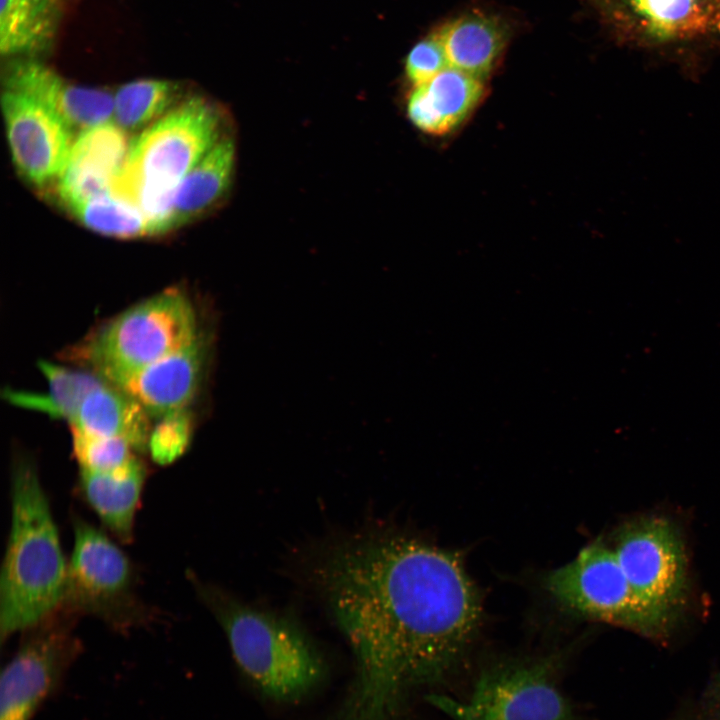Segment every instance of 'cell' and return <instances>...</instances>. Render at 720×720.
Masks as SVG:
<instances>
[{
    "label": "cell",
    "instance_id": "3957f363",
    "mask_svg": "<svg viewBox=\"0 0 720 720\" xmlns=\"http://www.w3.org/2000/svg\"><path fill=\"white\" fill-rule=\"evenodd\" d=\"M220 128L214 104L202 96L184 98L131 140L111 191L135 204L160 235L172 230L177 188L221 138Z\"/></svg>",
    "mask_w": 720,
    "mask_h": 720
},
{
    "label": "cell",
    "instance_id": "8992f818",
    "mask_svg": "<svg viewBox=\"0 0 720 720\" xmlns=\"http://www.w3.org/2000/svg\"><path fill=\"white\" fill-rule=\"evenodd\" d=\"M199 336L190 299L181 290L169 289L119 314L69 354L114 383L191 344Z\"/></svg>",
    "mask_w": 720,
    "mask_h": 720
},
{
    "label": "cell",
    "instance_id": "5bb4252c",
    "mask_svg": "<svg viewBox=\"0 0 720 720\" xmlns=\"http://www.w3.org/2000/svg\"><path fill=\"white\" fill-rule=\"evenodd\" d=\"M130 143L127 132L114 121L78 133L55 182L61 204L64 206L109 191L125 163Z\"/></svg>",
    "mask_w": 720,
    "mask_h": 720
},
{
    "label": "cell",
    "instance_id": "484cf974",
    "mask_svg": "<svg viewBox=\"0 0 720 720\" xmlns=\"http://www.w3.org/2000/svg\"><path fill=\"white\" fill-rule=\"evenodd\" d=\"M191 438V424L186 408L162 416L151 431L148 448L159 465H168L182 456Z\"/></svg>",
    "mask_w": 720,
    "mask_h": 720
},
{
    "label": "cell",
    "instance_id": "7402d4cb",
    "mask_svg": "<svg viewBox=\"0 0 720 720\" xmlns=\"http://www.w3.org/2000/svg\"><path fill=\"white\" fill-rule=\"evenodd\" d=\"M88 229L115 238L159 235L155 224L132 202L111 190L63 206Z\"/></svg>",
    "mask_w": 720,
    "mask_h": 720
},
{
    "label": "cell",
    "instance_id": "d6986e66",
    "mask_svg": "<svg viewBox=\"0 0 720 720\" xmlns=\"http://www.w3.org/2000/svg\"><path fill=\"white\" fill-rule=\"evenodd\" d=\"M70 425L88 434L122 438L139 451L148 447L151 433L144 408L106 380L86 395Z\"/></svg>",
    "mask_w": 720,
    "mask_h": 720
},
{
    "label": "cell",
    "instance_id": "7c38bea8",
    "mask_svg": "<svg viewBox=\"0 0 720 720\" xmlns=\"http://www.w3.org/2000/svg\"><path fill=\"white\" fill-rule=\"evenodd\" d=\"M1 102L17 170L35 186L55 183L75 134L49 108L22 93L4 88Z\"/></svg>",
    "mask_w": 720,
    "mask_h": 720
},
{
    "label": "cell",
    "instance_id": "9a60e30c",
    "mask_svg": "<svg viewBox=\"0 0 720 720\" xmlns=\"http://www.w3.org/2000/svg\"><path fill=\"white\" fill-rule=\"evenodd\" d=\"M204 359L198 337L191 344L111 383L136 400L148 415L162 417L186 408L196 393Z\"/></svg>",
    "mask_w": 720,
    "mask_h": 720
},
{
    "label": "cell",
    "instance_id": "8fae6325",
    "mask_svg": "<svg viewBox=\"0 0 720 720\" xmlns=\"http://www.w3.org/2000/svg\"><path fill=\"white\" fill-rule=\"evenodd\" d=\"M601 21L625 44L684 48L720 40V0H590Z\"/></svg>",
    "mask_w": 720,
    "mask_h": 720
},
{
    "label": "cell",
    "instance_id": "4fadbf2b",
    "mask_svg": "<svg viewBox=\"0 0 720 720\" xmlns=\"http://www.w3.org/2000/svg\"><path fill=\"white\" fill-rule=\"evenodd\" d=\"M4 88L43 104L74 134L108 122L113 117L114 95L105 90L76 85L29 58L18 59L8 65Z\"/></svg>",
    "mask_w": 720,
    "mask_h": 720
},
{
    "label": "cell",
    "instance_id": "ac0fdd59",
    "mask_svg": "<svg viewBox=\"0 0 720 720\" xmlns=\"http://www.w3.org/2000/svg\"><path fill=\"white\" fill-rule=\"evenodd\" d=\"M501 16L470 11L441 26L437 34L449 67L482 80L495 67L511 37Z\"/></svg>",
    "mask_w": 720,
    "mask_h": 720
},
{
    "label": "cell",
    "instance_id": "603a6c76",
    "mask_svg": "<svg viewBox=\"0 0 720 720\" xmlns=\"http://www.w3.org/2000/svg\"><path fill=\"white\" fill-rule=\"evenodd\" d=\"M175 82L142 79L121 86L114 94V122L126 132L144 130L181 101Z\"/></svg>",
    "mask_w": 720,
    "mask_h": 720
},
{
    "label": "cell",
    "instance_id": "ffe728a7",
    "mask_svg": "<svg viewBox=\"0 0 720 720\" xmlns=\"http://www.w3.org/2000/svg\"><path fill=\"white\" fill-rule=\"evenodd\" d=\"M234 163V142L221 136L180 182L172 210L173 229L206 213L221 200L231 184Z\"/></svg>",
    "mask_w": 720,
    "mask_h": 720
},
{
    "label": "cell",
    "instance_id": "5b68a950",
    "mask_svg": "<svg viewBox=\"0 0 720 720\" xmlns=\"http://www.w3.org/2000/svg\"><path fill=\"white\" fill-rule=\"evenodd\" d=\"M567 651L505 657L478 672L464 699L431 694L428 701L452 720H577L560 686Z\"/></svg>",
    "mask_w": 720,
    "mask_h": 720
},
{
    "label": "cell",
    "instance_id": "e0dca14e",
    "mask_svg": "<svg viewBox=\"0 0 720 720\" xmlns=\"http://www.w3.org/2000/svg\"><path fill=\"white\" fill-rule=\"evenodd\" d=\"M147 470L137 457L112 471L80 469L78 489L103 525L125 543L133 539Z\"/></svg>",
    "mask_w": 720,
    "mask_h": 720
},
{
    "label": "cell",
    "instance_id": "52a82bcc",
    "mask_svg": "<svg viewBox=\"0 0 720 720\" xmlns=\"http://www.w3.org/2000/svg\"><path fill=\"white\" fill-rule=\"evenodd\" d=\"M544 587L559 606L577 617L620 626L656 641L668 640L677 624L634 592L612 547L601 541L550 571Z\"/></svg>",
    "mask_w": 720,
    "mask_h": 720
},
{
    "label": "cell",
    "instance_id": "6da1fadb",
    "mask_svg": "<svg viewBox=\"0 0 720 720\" xmlns=\"http://www.w3.org/2000/svg\"><path fill=\"white\" fill-rule=\"evenodd\" d=\"M314 576L357 662L338 720H397L412 691L456 672L480 626L462 559L413 537L351 536L322 555Z\"/></svg>",
    "mask_w": 720,
    "mask_h": 720
},
{
    "label": "cell",
    "instance_id": "277c9868",
    "mask_svg": "<svg viewBox=\"0 0 720 720\" xmlns=\"http://www.w3.org/2000/svg\"><path fill=\"white\" fill-rule=\"evenodd\" d=\"M202 602L223 628L240 670L265 695L296 699L320 679L322 662L301 628L290 619L243 603L190 575Z\"/></svg>",
    "mask_w": 720,
    "mask_h": 720
},
{
    "label": "cell",
    "instance_id": "d4e9b609",
    "mask_svg": "<svg viewBox=\"0 0 720 720\" xmlns=\"http://www.w3.org/2000/svg\"><path fill=\"white\" fill-rule=\"evenodd\" d=\"M73 453L82 469L112 471L128 464L135 456L129 442L71 428Z\"/></svg>",
    "mask_w": 720,
    "mask_h": 720
},
{
    "label": "cell",
    "instance_id": "9c48e42d",
    "mask_svg": "<svg viewBox=\"0 0 720 720\" xmlns=\"http://www.w3.org/2000/svg\"><path fill=\"white\" fill-rule=\"evenodd\" d=\"M612 549L634 592L678 622L689 595L688 558L678 526L664 516L635 517L616 530Z\"/></svg>",
    "mask_w": 720,
    "mask_h": 720
},
{
    "label": "cell",
    "instance_id": "30bf717a",
    "mask_svg": "<svg viewBox=\"0 0 720 720\" xmlns=\"http://www.w3.org/2000/svg\"><path fill=\"white\" fill-rule=\"evenodd\" d=\"M77 617L61 607L24 631L2 670L0 720H31L58 688L82 649L74 632Z\"/></svg>",
    "mask_w": 720,
    "mask_h": 720
},
{
    "label": "cell",
    "instance_id": "7a4b0ae2",
    "mask_svg": "<svg viewBox=\"0 0 720 720\" xmlns=\"http://www.w3.org/2000/svg\"><path fill=\"white\" fill-rule=\"evenodd\" d=\"M10 480L11 525L0 574L2 643L62 607L68 570L35 463L16 457Z\"/></svg>",
    "mask_w": 720,
    "mask_h": 720
},
{
    "label": "cell",
    "instance_id": "2e32d148",
    "mask_svg": "<svg viewBox=\"0 0 720 720\" xmlns=\"http://www.w3.org/2000/svg\"><path fill=\"white\" fill-rule=\"evenodd\" d=\"M484 93L481 79L448 67L427 83L414 86L407 102L408 117L423 132L444 135L467 119Z\"/></svg>",
    "mask_w": 720,
    "mask_h": 720
},
{
    "label": "cell",
    "instance_id": "ba28073f",
    "mask_svg": "<svg viewBox=\"0 0 720 720\" xmlns=\"http://www.w3.org/2000/svg\"><path fill=\"white\" fill-rule=\"evenodd\" d=\"M73 550L62 607L76 616H95L125 631L147 619L137 597L136 571L126 553L101 529L72 518Z\"/></svg>",
    "mask_w": 720,
    "mask_h": 720
},
{
    "label": "cell",
    "instance_id": "cb8c5ba5",
    "mask_svg": "<svg viewBox=\"0 0 720 720\" xmlns=\"http://www.w3.org/2000/svg\"><path fill=\"white\" fill-rule=\"evenodd\" d=\"M39 366L48 380V394L8 392L7 398L14 404L65 418L69 423L86 395L104 381L97 374L74 371L48 362L42 361Z\"/></svg>",
    "mask_w": 720,
    "mask_h": 720
},
{
    "label": "cell",
    "instance_id": "4316f807",
    "mask_svg": "<svg viewBox=\"0 0 720 720\" xmlns=\"http://www.w3.org/2000/svg\"><path fill=\"white\" fill-rule=\"evenodd\" d=\"M448 67L445 51L435 32L419 41L405 62L407 78L414 86L427 83Z\"/></svg>",
    "mask_w": 720,
    "mask_h": 720
},
{
    "label": "cell",
    "instance_id": "44dd1931",
    "mask_svg": "<svg viewBox=\"0 0 720 720\" xmlns=\"http://www.w3.org/2000/svg\"><path fill=\"white\" fill-rule=\"evenodd\" d=\"M62 0H0V50L6 56H31L52 44Z\"/></svg>",
    "mask_w": 720,
    "mask_h": 720
},
{
    "label": "cell",
    "instance_id": "83f0119b",
    "mask_svg": "<svg viewBox=\"0 0 720 720\" xmlns=\"http://www.w3.org/2000/svg\"><path fill=\"white\" fill-rule=\"evenodd\" d=\"M685 720H720V674L708 682Z\"/></svg>",
    "mask_w": 720,
    "mask_h": 720
}]
</instances>
